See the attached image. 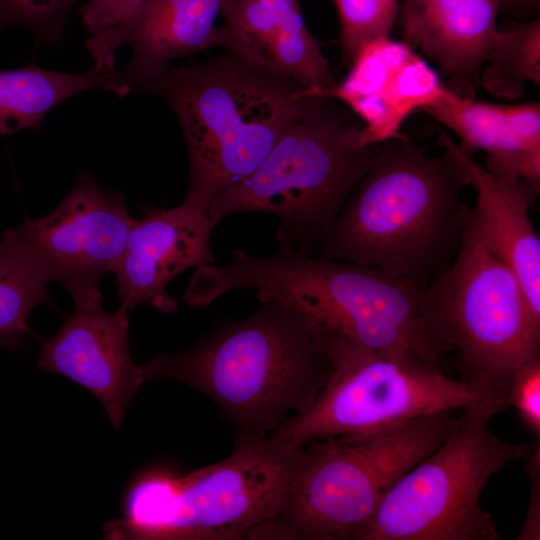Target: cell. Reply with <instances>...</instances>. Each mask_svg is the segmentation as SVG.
<instances>
[{
	"label": "cell",
	"mask_w": 540,
	"mask_h": 540,
	"mask_svg": "<svg viewBox=\"0 0 540 540\" xmlns=\"http://www.w3.org/2000/svg\"><path fill=\"white\" fill-rule=\"evenodd\" d=\"M216 297L256 289L295 310L321 341L357 346L441 369L453 351L428 285L286 247L269 257L235 249L209 268Z\"/></svg>",
	"instance_id": "obj_1"
},
{
	"label": "cell",
	"mask_w": 540,
	"mask_h": 540,
	"mask_svg": "<svg viewBox=\"0 0 540 540\" xmlns=\"http://www.w3.org/2000/svg\"><path fill=\"white\" fill-rule=\"evenodd\" d=\"M466 187L448 149L430 155L404 134L378 143L315 256L428 285L459 250Z\"/></svg>",
	"instance_id": "obj_2"
},
{
	"label": "cell",
	"mask_w": 540,
	"mask_h": 540,
	"mask_svg": "<svg viewBox=\"0 0 540 540\" xmlns=\"http://www.w3.org/2000/svg\"><path fill=\"white\" fill-rule=\"evenodd\" d=\"M243 320L215 325L188 349L143 365L145 383L175 380L206 394L239 435H271L306 410L333 372L298 312L258 292Z\"/></svg>",
	"instance_id": "obj_3"
},
{
	"label": "cell",
	"mask_w": 540,
	"mask_h": 540,
	"mask_svg": "<svg viewBox=\"0 0 540 540\" xmlns=\"http://www.w3.org/2000/svg\"><path fill=\"white\" fill-rule=\"evenodd\" d=\"M140 92L160 95L175 113L188 153L184 200L206 212L255 171L310 98L297 82L227 51L199 65L169 67Z\"/></svg>",
	"instance_id": "obj_4"
},
{
	"label": "cell",
	"mask_w": 540,
	"mask_h": 540,
	"mask_svg": "<svg viewBox=\"0 0 540 540\" xmlns=\"http://www.w3.org/2000/svg\"><path fill=\"white\" fill-rule=\"evenodd\" d=\"M299 449L272 435H239L228 457L187 474L147 468L126 487L122 517L106 523L105 538H250L279 513Z\"/></svg>",
	"instance_id": "obj_5"
},
{
	"label": "cell",
	"mask_w": 540,
	"mask_h": 540,
	"mask_svg": "<svg viewBox=\"0 0 540 540\" xmlns=\"http://www.w3.org/2000/svg\"><path fill=\"white\" fill-rule=\"evenodd\" d=\"M362 127L339 100L310 96L255 171L212 201L211 223L238 213H269L279 219L280 246L316 255L377 145L361 143Z\"/></svg>",
	"instance_id": "obj_6"
},
{
	"label": "cell",
	"mask_w": 540,
	"mask_h": 540,
	"mask_svg": "<svg viewBox=\"0 0 540 540\" xmlns=\"http://www.w3.org/2000/svg\"><path fill=\"white\" fill-rule=\"evenodd\" d=\"M456 421L440 412L300 446L279 513L252 538L357 540L388 490Z\"/></svg>",
	"instance_id": "obj_7"
},
{
	"label": "cell",
	"mask_w": 540,
	"mask_h": 540,
	"mask_svg": "<svg viewBox=\"0 0 540 540\" xmlns=\"http://www.w3.org/2000/svg\"><path fill=\"white\" fill-rule=\"evenodd\" d=\"M503 410L492 397L462 408L450 433L388 490L357 540L500 539L481 493L496 473L532 450L494 434L490 421Z\"/></svg>",
	"instance_id": "obj_8"
},
{
	"label": "cell",
	"mask_w": 540,
	"mask_h": 540,
	"mask_svg": "<svg viewBox=\"0 0 540 540\" xmlns=\"http://www.w3.org/2000/svg\"><path fill=\"white\" fill-rule=\"evenodd\" d=\"M461 365V379L504 406L514 374L540 358V316L515 272L485 240L466 204L459 250L428 284Z\"/></svg>",
	"instance_id": "obj_9"
},
{
	"label": "cell",
	"mask_w": 540,
	"mask_h": 540,
	"mask_svg": "<svg viewBox=\"0 0 540 540\" xmlns=\"http://www.w3.org/2000/svg\"><path fill=\"white\" fill-rule=\"evenodd\" d=\"M326 350L333 364L328 382L306 410L271 434L291 446L452 412L489 397L441 369L341 343Z\"/></svg>",
	"instance_id": "obj_10"
},
{
	"label": "cell",
	"mask_w": 540,
	"mask_h": 540,
	"mask_svg": "<svg viewBox=\"0 0 540 540\" xmlns=\"http://www.w3.org/2000/svg\"><path fill=\"white\" fill-rule=\"evenodd\" d=\"M134 220L123 192L82 172L54 210L4 230L0 240L46 284L60 283L75 307H97L100 280L115 272Z\"/></svg>",
	"instance_id": "obj_11"
},
{
	"label": "cell",
	"mask_w": 540,
	"mask_h": 540,
	"mask_svg": "<svg viewBox=\"0 0 540 540\" xmlns=\"http://www.w3.org/2000/svg\"><path fill=\"white\" fill-rule=\"evenodd\" d=\"M230 0H151L128 23L90 36L86 48L94 69H114L115 55L129 45L133 55L117 69L112 92L140 90L169 68L172 60L219 46L223 14Z\"/></svg>",
	"instance_id": "obj_12"
},
{
	"label": "cell",
	"mask_w": 540,
	"mask_h": 540,
	"mask_svg": "<svg viewBox=\"0 0 540 540\" xmlns=\"http://www.w3.org/2000/svg\"><path fill=\"white\" fill-rule=\"evenodd\" d=\"M128 310L106 312L75 307L51 338L42 343L36 367L78 384L104 407L116 430L134 395L145 384L143 365L130 354Z\"/></svg>",
	"instance_id": "obj_13"
},
{
	"label": "cell",
	"mask_w": 540,
	"mask_h": 540,
	"mask_svg": "<svg viewBox=\"0 0 540 540\" xmlns=\"http://www.w3.org/2000/svg\"><path fill=\"white\" fill-rule=\"evenodd\" d=\"M213 229L207 212L185 200L172 208H145L143 217L134 220L114 272L121 306L176 311L167 284L189 268L216 262L210 247Z\"/></svg>",
	"instance_id": "obj_14"
},
{
	"label": "cell",
	"mask_w": 540,
	"mask_h": 540,
	"mask_svg": "<svg viewBox=\"0 0 540 540\" xmlns=\"http://www.w3.org/2000/svg\"><path fill=\"white\" fill-rule=\"evenodd\" d=\"M349 66L329 97L362 121L360 140L366 146L401 136L406 119L434 103L446 87L414 48L390 36L364 45Z\"/></svg>",
	"instance_id": "obj_15"
},
{
	"label": "cell",
	"mask_w": 540,
	"mask_h": 540,
	"mask_svg": "<svg viewBox=\"0 0 540 540\" xmlns=\"http://www.w3.org/2000/svg\"><path fill=\"white\" fill-rule=\"evenodd\" d=\"M219 46L243 62L327 96L337 83L298 0H230Z\"/></svg>",
	"instance_id": "obj_16"
},
{
	"label": "cell",
	"mask_w": 540,
	"mask_h": 540,
	"mask_svg": "<svg viewBox=\"0 0 540 540\" xmlns=\"http://www.w3.org/2000/svg\"><path fill=\"white\" fill-rule=\"evenodd\" d=\"M502 0H404L403 41L420 50L455 94L475 99Z\"/></svg>",
	"instance_id": "obj_17"
},
{
	"label": "cell",
	"mask_w": 540,
	"mask_h": 540,
	"mask_svg": "<svg viewBox=\"0 0 540 540\" xmlns=\"http://www.w3.org/2000/svg\"><path fill=\"white\" fill-rule=\"evenodd\" d=\"M423 112L452 131L465 151H484V166L493 175L522 178L539 191V102L507 105L476 101L446 86Z\"/></svg>",
	"instance_id": "obj_18"
},
{
	"label": "cell",
	"mask_w": 540,
	"mask_h": 540,
	"mask_svg": "<svg viewBox=\"0 0 540 540\" xmlns=\"http://www.w3.org/2000/svg\"><path fill=\"white\" fill-rule=\"evenodd\" d=\"M438 144L453 153L476 193L472 207L490 248L517 275L540 316V239L530 215L539 191L522 178H499L465 151L442 128Z\"/></svg>",
	"instance_id": "obj_19"
},
{
	"label": "cell",
	"mask_w": 540,
	"mask_h": 540,
	"mask_svg": "<svg viewBox=\"0 0 540 540\" xmlns=\"http://www.w3.org/2000/svg\"><path fill=\"white\" fill-rule=\"evenodd\" d=\"M116 69L63 73L33 62L0 70V134L38 129L45 116L70 97L88 90L112 92Z\"/></svg>",
	"instance_id": "obj_20"
},
{
	"label": "cell",
	"mask_w": 540,
	"mask_h": 540,
	"mask_svg": "<svg viewBox=\"0 0 540 540\" xmlns=\"http://www.w3.org/2000/svg\"><path fill=\"white\" fill-rule=\"evenodd\" d=\"M528 83L540 84L539 17L498 27L480 73V85L507 101L521 99Z\"/></svg>",
	"instance_id": "obj_21"
},
{
	"label": "cell",
	"mask_w": 540,
	"mask_h": 540,
	"mask_svg": "<svg viewBox=\"0 0 540 540\" xmlns=\"http://www.w3.org/2000/svg\"><path fill=\"white\" fill-rule=\"evenodd\" d=\"M47 285L0 240V346L20 349L33 334L29 317L51 301Z\"/></svg>",
	"instance_id": "obj_22"
},
{
	"label": "cell",
	"mask_w": 540,
	"mask_h": 540,
	"mask_svg": "<svg viewBox=\"0 0 540 540\" xmlns=\"http://www.w3.org/2000/svg\"><path fill=\"white\" fill-rule=\"evenodd\" d=\"M339 18L342 61L350 65L367 43L389 37L399 11L398 0H332Z\"/></svg>",
	"instance_id": "obj_23"
},
{
	"label": "cell",
	"mask_w": 540,
	"mask_h": 540,
	"mask_svg": "<svg viewBox=\"0 0 540 540\" xmlns=\"http://www.w3.org/2000/svg\"><path fill=\"white\" fill-rule=\"evenodd\" d=\"M78 0H0V33L12 27L30 30L50 45L61 44L68 16Z\"/></svg>",
	"instance_id": "obj_24"
},
{
	"label": "cell",
	"mask_w": 540,
	"mask_h": 540,
	"mask_svg": "<svg viewBox=\"0 0 540 540\" xmlns=\"http://www.w3.org/2000/svg\"><path fill=\"white\" fill-rule=\"evenodd\" d=\"M522 425L540 443V358L521 367L512 377L504 397Z\"/></svg>",
	"instance_id": "obj_25"
},
{
	"label": "cell",
	"mask_w": 540,
	"mask_h": 540,
	"mask_svg": "<svg viewBox=\"0 0 540 540\" xmlns=\"http://www.w3.org/2000/svg\"><path fill=\"white\" fill-rule=\"evenodd\" d=\"M151 0H87L79 8L81 21L92 35L131 21Z\"/></svg>",
	"instance_id": "obj_26"
},
{
	"label": "cell",
	"mask_w": 540,
	"mask_h": 540,
	"mask_svg": "<svg viewBox=\"0 0 540 540\" xmlns=\"http://www.w3.org/2000/svg\"><path fill=\"white\" fill-rule=\"evenodd\" d=\"M525 469L530 479L527 515L517 539H540V443L525 457Z\"/></svg>",
	"instance_id": "obj_27"
},
{
	"label": "cell",
	"mask_w": 540,
	"mask_h": 540,
	"mask_svg": "<svg viewBox=\"0 0 540 540\" xmlns=\"http://www.w3.org/2000/svg\"><path fill=\"white\" fill-rule=\"evenodd\" d=\"M540 0H502V8L523 16H531L538 11Z\"/></svg>",
	"instance_id": "obj_28"
}]
</instances>
